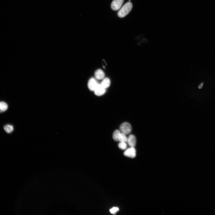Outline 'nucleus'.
<instances>
[{
    "label": "nucleus",
    "mask_w": 215,
    "mask_h": 215,
    "mask_svg": "<svg viewBox=\"0 0 215 215\" xmlns=\"http://www.w3.org/2000/svg\"><path fill=\"white\" fill-rule=\"evenodd\" d=\"M118 147L121 150H126L127 148V145L126 142H120L118 145Z\"/></svg>",
    "instance_id": "nucleus-14"
},
{
    "label": "nucleus",
    "mask_w": 215,
    "mask_h": 215,
    "mask_svg": "<svg viewBox=\"0 0 215 215\" xmlns=\"http://www.w3.org/2000/svg\"><path fill=\"white\" fill-rule=\"evenodd\" d=\"M124 1V0H113L111 5L112 9L114 11L118 10L121 7Z\"/></svg>",
    "instance_id": "nucleus-3"
},
{
    "label": "nucleus",
    "mask_w": 215,
    "mask_h": 215,
    "mask_svg": "<svg viewBox=\"0 0 215 215\" xmlns=\"http://www.w3.org/2000/svg\"><path fill=\"white\" fill-rule=\"evenodd\" d=\"M121 133V132L119 130H115L114 132L113 135V138L114 140L115 141H118Z\"/></svg>",
    "instance_id": "nucleus-11"
},
{
    "label": "nucleus",
    "mask_w": 215,
    "mask_h": 215,
    "mask_svg": "<svg viewBox=\"0 0 215 215\" xmlns=\"http://www.w3.org/2000/svg\"><path fill=\"white\" fill-rule=\"evenodd\" d=\"M110 79L108 78H106L103 80L101 85L106 89L110 87Z\"/></svg>",
    "instance_id": "nucleus-9"
},
{
    "label": "nucleus",
    "mask_w": 215,
    "mask_h": 215,
    "mask_svg": "<svg viewBox=\"0 0 215 215\" xmlns=\"http://www.w3.org/2000/svg\"><path fill=\"white\" fill-rule=\"evenodd\" d=\"M119 210L118 207H114L110 210V211L111 213L114 214H115L116 213L119 211Z\"/></svg>",
    "instance_id": "nucleus-15"
},
{
    "label": "nucleus",
    "mask_w": 215,
    "mask_h": 215,
    "mask_svg": "<svg viewBox=\"0 0 215 215\" xmlns=\"http://www.w3.org/2000/svg\"><path fill=\"white\" fill-rule=\"evenodd\" d=\"M105 88L103 87L101 84H98L94 91L96 95L100 96L105 94Z\"/></svg>",
    "instance_id": "nucleus-6"
},
{
    "label": "nucleus",
    "mask_w": 215,
    "mask_h": 215,
    "mask_svg": "<svg viewBox=\"0 0 215 215\" xmlns=\"http://www.w3.org/2000/svg\"><path fill=\"white\" fill-rule=\"evenodd\" d=\"M98 84L95 78H92L89 80L88 83V87L90 90L93 91Z\"/></svg>",
    "instance_id": "nucleus-5"
},
{
    "label": "nucleus",
    "mask_w": 215,
    "mask_h": 215,
    "mask_svg": "<svg viewBox=\"0 0 215 215\" xmlns=\"http://www.w3.org/2000/svg\"><path fill=\"white\" fill-rule=\"evenodd\" d=\"M124 155L127 157L131 158H134L136 155V150L134 147H130L125 150L124 153Z\"/></svg>",
    "instance_id": "nucleus-4"
},
{
    "label": "nucleus",
    "mask_w": 215,
    "mask_h": 215,
    "mask_svg": "<svg viewBox=\"0 0 215 215\" xmlns=\"http://www.w3.org/2000/svg\"><path fill=\"white\" fill-rule=\"evenodd\" d=\"M120 129L122 133L125 135H128L131 132L132 127L130 124L128 122H125L120 125Z\"/></svg>",
    "instance_id": "nucleus-2"
},
{
    "label": "nucleus",
    "mask_w": 215,
    "mask_h": 215,
    "mask_svg": "<svg viewBox=\"0 0 215 215\" xmlns=\"http://www.w3.org/2000/svg\"><path fill=\"white\" fill-rule=\"evenodd\" d=\"M105 74L103 71L101 69L97 70L95 73V76L98 80H102L104 79L105 77Z\"/></svg>",
    "instance_id": "nucleus-8"
},
{
    "label": "nucleus",
    "mask_w": 215,
    "mask_h": 215,
    "mask_svg": "<svg viewBox=\"0 0 215 215\" xmlns=\"http://www.w3.org/2000/svg\"><path fill=\"white\" fill-rule=\"evenodd\" d=\"M8 108V105L5 103L0 102V113L6 111Z\"/></svg>",
    "instance_id": "nucleus-10"
},
{
    "label": "nucleus",
    "mask_w": 215,
    "mask_h": 215,
    "mask_svg": "<svg viewBox=\"0 0 215 215\" xmlns=\"http://www.w3.org/2000/svg\"><path fill=\"white\" fill-rule=\"evenodd\" d=\"M128 138L126 135L122 132L121 133L119 138V141L120 142H127V141Z\"/></svg>",
    "instance_id": "nucleus-12"
},
{
    "label": "nucleus",
    "mask_w": 215,
    "mask_h": 215,
    "mask_svg": "<svg viewBox=\"0 0 215 215\" xmlns=\"http://www.w3.org/2000/svg\"><path fill=\"white\" fill-rule=\"evenodd\" d=\"M203 84H204V83H201V84H200V85H199V89H201V88H202V87H203Z\"/></svg>",
    "instance_id": "nucleus-16"
},
{
    "label": "nucleus",
    "mask_w": 215,
    "mask_h": 215,
    "mask_svg": "<svg viewBox=\"0 0 215 215\" xmlns=\"http://www.w3.org/2000/svg\"><path fill=\"white\" fill-rule=\"evenodd\" d=\"M132 4L130 2L125 4L118 12V16L123 18L126 16L132 10Z\"/></svg>",
    "instance_id": "nucleus-1"
},
{
    "label": "nucleus",
    "mask_w": 215,
    "mask_h": 215,
    "mask_svg": "<svg viewBox=\"0 0 215 215\" xmlns=\"http://www.w3.org/2000/svg\"><path fill=\"white\" fill-rule=\"evenodd\" d=\"M127 142L130 147H134L136 143V139L135 136L133 135H130L128 138Z\"/></svg>",
    "instance_id": "nucleus-7"
},
{
    "label": "nucleus",
    "mask_w": 215,
    "mask_h": 215,
    "mask_svg": "<svg viewBox=\"0 0 215 215\" xmlns=\"http://www.w3.org/2000/svg\"><path fill=\"white\" fill-rule=\"evenodd\" d=\"M4 129L7 133H10L13 131L14 128L12 125H8L5 126Z\"/></svg>",
    "instance_id": "nucleus-13"
}]
</instances>
